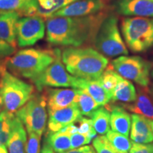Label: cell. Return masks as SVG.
<instances>
[{
	"label": "cell",
	"mask_w": 153,
	"mask_h": 153,
	"mask_svg": "<svg viewBox=\"0 0 153 153\" xmlns=\"http://www.w3.org/2000/svg\"><path fill=\"white\" fill-rule=\"evenodd\" d=\"M70 143H71V148H78L80 147L85 146V145L89 144L91 142V137L88 136L87 135H84L79 133H76L70 135Z\"/></svg>",
	"instance_id": "30"
},
{
	"label": "cell",
	"mask_w": 153,
	"mask_h": 153,
	"mask_svg": "<svg viewBox=\"0 0 153 153\" xmlns=\"http://www.w3.org/2000/svg\"><path fill=\"white\" fill-rule=\"evenodd\" d=\"M107 11L83 17H51L46 22V38L50 44L80 47L94 42Z\"/></svg>",
	"instance_id": "1"
},
{
	"label": "cell",
	"mask_w": 153,
	"mask_h": 153,
	"mask_svg": "<svg viewBox=\"0 0 153 153\" xmlns=\"http://www.w3.org/2000/svg\"><path fill=\"white\" fill-rule=\"evenodd\" d=\"M122 76L119 75L111 65L106 68L98 79L102 87L112 96V92Z\"/></svg>",
	"instance_id": "27"
},
{
	"label": "cell",
	"mask_w": 153,
	"mask_h": 153,
	"mask_svg": "<svg viewBox=\"0 0 153 153\" xmlns=\"http://www.w3.org/2000/svg\"><path fill=\"white\" fill-rule=\"evenodd\" d=\"M27 0H0V11H19Z\"/></svg>",
	"instance_id": "31"
},
{
	"label": "cell",
	"mask_w": 153,
	"mask_h": 153,
	"mask_svg": "<svg viewBox=\"0 0 153 153\" xmlns=\"http://www.w3.org/2000/svg\"><path fill=\"white\" fill-rule=\"evenodd\" d=\"M41 137L34 133H28L27 153H41Z\"/></svg>",
	"instance_id": "32"
},
{
	"label": "cell",
	"mask_w": 153,
	"mask_h": 153,
	"mask_svg": "<svg viewBox=\"0 0 153 153\" xmlns=\"http://www.w3.org/2000/svg\"><path fill=\"white\" fill-rule=\"evenodd\" d=\"M1 11H0V13H1Z\"/></svg>",
	"instance_id": "44"
},
{
	"label": "cell",
	"mask_w": 153,
	"mask_h": 153,
	"mask_svg": "<svg viewBox=\"0 0 153 153\" xmlns=\"http://www.w3.org/2000/svg\"><path fill=\"white\" fill-rule=\"evenodd\" d=\"M136 90L133 83L123 77L120 78L118 85L112 92L111 101L133 102L136 100Z\"/></svg>",
	"instance_id": "22"
},
{
	"label": "cell",
	"mask_w": 153,
	"mask_h": 153,
	"mask_svg": "<svg viewBox=\"0 0 153 153\" xmlns=\"http://www.w3.org/2000/svg\"><path fill=\"white\" fill-rule=\"evenodd\" d=\"M46 24L38 16L19 18L16 26V40L19 47L31 46L45 36Z\"/></svg>",
	"instance_id": "10"
},
{
	"label": "cell",
	"mask_w": 153,
	"mask_h": 153,
	"mask_svg": "<svg viewBox=\"0 0 153 153\" xmlns=\"http://www.w3.org/2000/svg\"><path fill=\"white\" fill-rule=\"evenodd\" d=\"M44 94H36L15 113L28 133H34L41 137L43 135L48 118Z\"/></svg>",
	"instance_id": "7"
},
{
	"label": "cell",
	"mask_w": 153,
	"mask_h": 153,
	"mask_svg": "<svg viewBox=\"0 0 153 153\" xmlns=\"http://www.w3.org/2000/svg\"><path fill=\"white\" fill-rule=\"evenodd\" d=\"M44 143L56 153H62L72 149L70 135L61 131L54 133L48 131Z\"/></svg>",
	"instance_id": "20"
},
{
	"label": "cell",
	"mask_w": 153,
	"mask_h": 153,
	"mask_svg": "<svg viewBox=\"0 0 153 153\" xmlns=\"http://www.w3.org/2000/svg\"><path fill=\"white\" fill-rule=\"evenodd\" d=\"M77 94L75 103L82 116L90 117L92 113L101 106L97 104L89 94L82 89H76Z\"/></svg>",
	"instance_id": "24"
},
{
	"label": "cell",
	"mask_w": 153,
	"mask_h": 153,
	"mask_svg": "<svg viewBox=\"0 0 153 153\" xmlns=\"http://www.w3.org/2000/svg\"><path fill=\"white\" fill-rule=\"evenodd\" d=\"M121 31L126 45L133 53H144L153 46V18L126 17Z\"/></svg>",
	"instance_id": "4"
},
{
	"label": "cell",
	"mask_w": 153,
	"mask_h": 153,
	"mask_svg": "<svg viewBox=\"0 0 153 153\" xmlns=\"http://www.w3.org/2000/svg\"><path fill=\"white\" fill-rule=\"evenodd\" d=\"M76 89H45L44 96L46 100L48 110H57L66 108L75 104Z\"/></svg>",
	"instance_id": "14"
},
{
	"label": "cell",
	"mask_w": 153,
	"mask_h": 153,
	"mask_svg": "<svg viewBox=\"0 0 153 153\" xmlns=\"http://www.w3.org/2000/svg\"><path fill=\"white\" fill-rule=\"evenodd\" d=\"M94 44L97 51L104 56L114 57L128 54L120 33L118 18L114 14H108L103 21Z\"/></svg>",
	"instance_id": "6"
},
{
	"label": "cell",
	"mask_w": 153,
	"mask_h": 153,
	"mask_svg": "<svg viewBox=\"0 0 153 153\" xmlns=\"http://www.w3.org/2000/svg\"><path fill=\"white\" fill-rule=\"evenodd\" d=\"M0 153H9L7 145H0Z\"/></svg>",
	"instance_id": "38"
},
{
	"label": "cell",
	"mask_w": 153,
	"mask_h": 153,
	"mask_svg": "<svg viewBox=\"0 0 153 153\" xmlns=\"http://www.w3.org/2000/svg\"><path fill=\"white\" fill-rule=\"evenodd\" d=\"M4 109V107L3 99H2V98H1V95H0V113Z\"/></svg>",
	"instance_id": "40"
},
{
	"label": "cell",
	"mask_w": 153,
	"mask_h": 153,
	"mask_svg": "<svg viewBox=\"0 0 153 153\" xmlns=\"http://www.w3.org/2000/svg\"><path fill=\"white\" fill-rule=\"evenodd\" d=\"M67 71L79 79L98 80L108 65L104 55L91 47H69L62 52Z\"/></svg>",
	"instance_id": "2"
},
{
	"label": "cell",
	"mask_w": 153,
	"mask_h": 153,
	"mask_svg": "<svg viewBox=\"0 0 153 153\" xmlns=\"http://www.w3.org/2000/svg\"><path fill=\"white\" fill-rule=\"evenodd\" d=\"M150 75H151V76H152V78L153 79V68H152V70H151Z\"/></svg>",
	"instance_id": "43"
},
{
	"label": "cell",
	"mask_w": 153,
	"mask_h": 153,
	"mask_svg": "<svg viewBox=\"0 0 153 153\" xmlns=\"http://www.w3.org/2000/svg\"><path fill=\"white\" fill-rule=\"evenodd\" d=\"M62 153H96L94 148L89 145L80 147L79 148L71 149V150L66 151Z\"/></svg>",
	"instance_id": "36"
},
{
	"label": "cell",
	"mask_w": 153,
	"mask_h": 153,
	"mask_svg": "<svg viewBox=\"0 0 153 153\" xmlns=\"http://www.w3.org/2000/svg\"><path fill=\"white\" fill-rule=\"evenodd\" d=\"M41 153H56V152H55L54 151L50 148L49 146H48L45 143H43V148L41 149Z\"/></svg>",
	"instance_id": "37"
},
{
	"label": "cell",
	"mask_w": 153,
	"mask_h": 153,
	"mask_svg": "<svg viewBox=\"0 0 153 153\" xmlns=\"http://www.w3.org/2000/svg\"><path fill=\"white\" fill-rule=\"evenodd\" d=\"M76 89L86 91L101 106H106L111 101V94L102 87L99 80L88 81L77 78Z\"/></svg>",
	"instance_id": "19"
},
{
	"label": "cell",
	"mask_w": 153,
	"mask_h": 153,
	"mask_svg": "<svg viewBox=\"0 0 153 153\" xmlns=\"http://www.w3.org/2000/svg\"><path fill=\"white\" fill-rule=\"evenodd\" d=\"M149 123H150V127H151V128H152V132H153V120H149Z\"/></svg>",
	"instance_id": "42"
},
{
	"label": "cell",
	"mask_w": 153,
	"mask_h": 153,
	"mask_svg": "<svg viewBox=\"0 0 153 153\" xmlns=\"http://www.w3.org/2000/svg\"><path fill=\"white\" fill-rule=\"evenodd\" d=\"M93 146L97 153H119L111 145L106 136H99L93 140Z\"/></svg>",
	"instance_id": "29"
},
{
	"label": "cell",
	"mask_w": 153,
	"mask_h": 153,
	"mask_svg": "<svg viewBox=\"0 0 153 153\" xmlns=\"http://www.w3.org/2000/svg\"><path fill=\"white\" fill-rule=\"evenodd\" d=\"M106 108L111 112L110 126L113 131L128 137L131 126V116L120 106L106 105Z\"/></svg>",
	"instance_id": "18"
},
{
	"label": "cell",
	"mask_w": 153,
	"mask_h": 153,
	"mask_svg": "<svg viewBox=\"0 0 153 153\" xmlns=\"http://www.w3.org/2000/svg\"><path fill=\"white\" fill-rule=\"evenodd\" d=\"M20 18L16 11H1L0 13V39L16 48V26Z\"/></svg>",
	"instance_id": "15"
},
{
	"label": "cell",
	"mask_w": 153,
	"mask_h": 153,
	"mask_svg": "<svg viewBox=\"0 0 153 153\" xmlns=\"http://www.w3.org/2000/svg\"><path fill=\"white\" fill-rule=\"evenodd\" d=\"M48 129L49 132H57L76 121L82 115L75 104L66 108L57 110H48Z\"/></svg>",
	"instance_id": "12"
},
{
	"label": "cell",
	"mask_w": 153,
	"mask_h": 153,
	"mask_svg": "<svg viewBox=\"0 0 153 153\" xmlns=\"http://www.w3.org/2000/svg\"><path fill=\"white\" fill-rule=\"evenodd\" d=\"M149 92H150V94H151V96H152V99H153V85L151 86V87L150 88V90H149Z\"/></svg>",
	"instance_id": "41"
},
{
	"label": "cell",
	"mask_w": 153,
	"mask_h": 153,
	"mask_svg": "<svg viewBox=\"0 0 153 153\" xmlns=\"http://www.w3.org/2000/svg\"><path fill=\"white\" fill-rule=\"evenodd\" d=\"M129 153H153V143L140 144L133 143Z\"/></svg>",
	"instance_id": "33"
},
{
	"label": "cell",
	"mask_w": 153,
	"mask_h": 153,
	"mask_svg": "<svg viewBox=\"0 0 153 153\" xmlns=\"http://www.w3.org/2000/svg\"><path fill=\"white\" fill-rule=\"evenodd\" d=\"M111 66L117 73L140 86L147 87L150 84L152 64L139 56H120L114 59Z\"/></svg>",
	"instance_id": "9"
},
{
	"label": "cell",
	"mask_w": 153,
	"mask_h": 153,
	"mask_svg": "<svg viewBox=\"0 0 153 153\" xmlns=\"http://www.w3.org/2000/svg\"><path fill=\"white\" fill-rule=\"evenodd\" d=\"M131 138L134 143L148 144L153 142V132L149 119L138 114H133Z\"/></svg>",
	"instance_id": "17"
},
{
	"label": "cell",
	"mask_w": 153,
	"mask_h": 153,
	"mask_svg": "<svg viewBox=\"0 0 153 153\" xmlns=\"http://www.w3.org/2000/svg\"><path fill=\"white\" fill-rule=\"evenodd\" d=\"M77 1V0H54L55 1V4H54V7H53V10L51 11V15L54 14V13L56 12L60 9L64 8V7H67V6L70 4L74 2V1Z\"/></svg>",
	"instance_id": "35"
},
{
	"label": "cell",
	"mask_w": 153,
	"mask_h": 153,
	"mask_svg": "<svg viewBox=\"0 0 153 153\" xmlns=\"http://www.w3.org/2000/svg\"><path fill=\"white\" fill-rule=\"evenodd\" d=\"M110 116L109 111L101 106L92 113L90 118L97 133L103 135L110 131Z\"/></svg>",
	"instance_id": "23"
},
{
	"label": "cell",
	"mask_w": 153,
	"mask_h": 153,
	"mask_svg": "<svg viewBox=\"0 0 153 153\" xmlns=\"http://www.w3.org/2000/svg\"><path fill=\"white\" fill-rule=\"evenodd\" d=\"M57 51V48L53 51L22 49L7 58L4 64L6 69L14 75L30 80L54 62Z\"/></svg>",
	"instance_id": "3"
},
{
	"label": "cell",
	"mask_w": 153,
	"mask_h": 153,
	"mask_svg": "<svg viewBox=\"0 0 153 153\" xmlns=\"http://www.w3.org/2000/svg\"><path fill=\"white\" fill-rule=\"evenodd\" d=\"M15 114L5 109L0 113V145H7L12 131Z\"/></svg>",
	"instance_id": "25"
},
{
	"label": "cell",
	"mask_w": 153,
	"mask_h": 153,
	"mask_svg": "<svg viewBox=\"0 0 153 153\" xmlns=\"http://www.w3.org/2000/svg\"><path fill=\"white\" fill-rule=\"evenodd\" d=\"M114 8L122 16L153 18V0H116Z\"/></svg>",
	"instance_id": "13"
},
{
	"label": "cell",
	"mask_w": 153,
	"mask_h": 153,
	"mask_svg": "<svg viewBox=\"0 0 153 153\" xmlns=\"http://www.w3.org/2000/svg\"><path fill=\"white\" fill-rule=\"evenodd\" d=\"M106 137L111 145L119 153H129L132 147V143L128 137L117 132L109 131L106 134Z\"/></svg>",
	"instance_id": "26"
},
{
	"label": "cell",
	"mask_w": 153,
	"mask_h": 153,
	"mask_svg": "<svg viewBox=\"0 0 153 153\" xmlns=\"http://www.w3.org/2000/svg\"><path fill=\"white\" fill-rule=\"evenodd\" d=\"M75 122L79 125L76 126L78 128L77 133L87 135L88 136L91 137V138H94L97 135V132L93 126V121L90 118L84 117L82 116Z\"/></svg>",
	"instance_id": "28"
},
{
	"label": "cell",
	"mask_w": 153,
	"mask_h": 153,
	"mask_svg": "<svg viewBox=\"0 0 153 153\" xmlns=\"http://www.w3.org/2000/svg\"><path fill=\"white\" fill-rule=\"evenodd\" d=\"M76 80L77 78L67 71L62 62V51L57 48L54 62L30 81L38 91H41L47 87H72L76 89Z\"/></svg>",
	"instance_id": "8"
},
{
	"label": "cell",
	"mask_w": 153,
	"mask_h": 153,
	"mask_svg": "<svg viewBox=\"0 0 153 153\" xmlns=\"http://www.w3.org/2000/svg\"><path fill=\"white\" fill-rule=\"evenodd\" d=\"M34 87L6 70L0 76V95L4 109L16 113L34 94Z\"/></svg>",
	"instance_id": "5"
},
{
	"label": "cell",
	"mask_w": 153,
	"mask_h": 153,
	"mask_svg": "<svg viewBox=\"0 0 153 153\" xmlns=\"http://www.w3.org/2000/svg\"><path fill=\"white\" fill-rule=\"evenodd\" d=\"M6 70H7V69L5 68L4 64H1V63H0V76H1V74H3V72H4Z\"/></svg>",
	"instance_id": "39"
},
{
	"label": "cell",
	"mask_w": 153,
	"mask_h": 153,
	"mask_svg": "<svg viewBox=\"0 0 153 153\" xmlns=\"http://www.w3.org/2000/svg\"><path fill=\"white\" fill-rule=\"evenodd\" d=\"M27 133L24 126L15 116L12 131L7 146L9 153H27Z\"/></svg>",
	"instance_id": "16"
},
{
	"label": "cell",
	"mask_w": 153,
	"mask_h": 153,
	"mask_svg": "<svg viewBox=\"0 0 153 153\" xmlns=\"http://www.w3.org/2000/svg\"><path fill=\"white\" fill-rule=\"evenodd\" d=\"M106 8V0H77L56 11L51 17H83L105 11Z\"/></svg>",
	"instance_id": "11"
},
{
	"label": "cell",
	"mask_w": 153,
	"mask_h": 153,
	"mask_svg": "<svg viewBox=\"0 0 153 153\" xmlns=\"http://www.w3.org/2000/svg\"><path fill=\"white\" fill-rule=\"evenodd\" d=\"M123 107L134 114L141 115L153 120V105L149 97L144 91L140 90L136 100L133 104L123 105Z\"/></svg>",
	"instance_id": "21"
},
{
	"label": "cell",
	"mask_w": 153,
	"mask_h": 153,
	"mask_svg": "<svg viewBox=\"0 0 153 153\" xmlns=\"http://www.w3.org/2000/svg\"><path fill=\"white\" fill-rule=\"evenodd\" d=\"M16 52V48L0 39V57H7Z\"/></svg>",
	"instance_id": "34"
}]
</instances>
